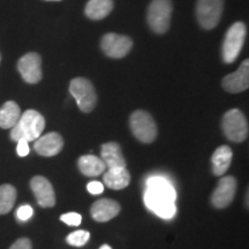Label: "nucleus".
I'll list each match as a JSON object with an SVG mask.
<instances>
[{
  "label": "nucleus",
  "mask_w": 249,
  "mask_h": 249,
  "mask_svg": "<svg viewBox=\"0 0 249 249\" xmlns=\"http://www.w3.org/2000/svg\"><path fill=\"white\" fill-rule=\"evenodd\" d=\"M176 191L164 177H150L147 181L144 193V203L148 209L164 219H170L176 214Z\"/></svg>",
  "instance_id": "nucleus-1"
},
{
  "label": "nucleus",
  "mask_w": 249,
  "mask_h": 249,
  "mask_svg": "<svg viewBox=\"0 0 249 249\" xmlns=\"http://www.w3.org/2000/svg\"><path fill=\"white\" fill-rule=\"evenodd\" d=\"M45 128V119L36 110H27L11 130L12 141L18 142L23 139L28 142L36 141Z\"/></svg>",
  "instance_id": "nucleus-2"
},
{
  "label": "nucleus",
  "mask_w": 249,
  "mask_h": 249,
  "mask_svg": "<svg viewBox=\"0 0 249 249\" xmlns=\"http://www.w3.org/2000/svg\"><path fill=\"white\" fill-rule=\"evenodd\" d=\"M247 29L244 22L233 23L226 31L223 42L222 57L225 64H232L238 59L244 48Z\"/></svg>",
  "instance_id": "nucleus-3"
},
{
  "label": "nucleus",
  "mask_w": 249,
  "mask_h": 249,
  "mask_svg": "<svg viewBox=\"0 0 249 249\" xmlns=\"http://www.w3.org/2000/svg\"><path fill=\"white\" fill-rule=\"evenodd\" d=\"M172 17L171 0H152L148 7L147 20L149 27L156 34H165L170 28Z\"/></svg>",
  "instance_id": "nucleus-4"
},
{
  "label": "nucleus",
  "mask_w": 249,
  "mask_h": 249,
  "mask_svg": "<svg viewBox=\"0 0 249 249\" xmlns=\"http://www.w3.org/2000/svg\"><path fill=\"white\" fill-rule=\"evenodd\" d=\"M129 126L133 135L143 143H152L157 139V124L147 111L138 110L129 118Z\"/></svg>",
  "instance_id": "nucleus-5"
},
{
  "label": "nucleus",
  "mask_w": 249,
  "mask_h": 249,
  "mask_svg": "<svg viewBox=\"0 0 249 249\" xmlns=\"http://www.w3.org/2000/svg\"><path fill=\"white\" fill-rule=\"evenodd\" d=\"M222 128L230 141L240 143L248 138V123L245 114L238 108H232L224 114Z\"/></svg>",
  "instance_id": "nucleus-6"
},
{
  "label": "nucleus",
  "mask_w": 249,
  "mask_h": 249,
  "mask_svg": "<svg viewBox=\"0 0 249 249\" xmlns=\"http://www.w3.org/2000/svg\"><path fill=\"white\" fill-rule=\"evenodd\" d=\"M71 95L75 98L79 108L85 113H90L97 104V93L92 83L85 77H76L71 81Z\"/></svg>",
  "instance_id": "nucleus-7"
},
{
  "label": "nucleus",
  "mask_w": 249,
  "mask_h": 249,
  "mask_svg": "<svg viewBox=\"0 0 249 249\" xmlns=\"http://www.w3.org/2000/svg\"><path fill=\"white\" fill-rule=\"evenodd\" d=\"M224 12V0H197L196 18L200 26L211 30L220 22Z\"/></svg>",
  "instance_id": "nucleus-8"
},
{
  "label": "nucleus",
  "mask_w": 249,
  "mask_h": 249,
  "mask_svg": "<svg viewBox=\"0 0 249 249\" xmlns=\"http://www.w3.org/2000/svg\"><path fill=\"white\" fill-rule=\"evenodd\" d=\"M101 48L107 57L120 59L126 57L133 48V40L128 36L114 33L105 34L101 40Z\"/></svg>",
  "instance_id": "nucleus-9"
},
{
  "label": "nucleus",
  "mask_w": 249,
  "mask_h": 249,
  "mask_svg": "<svg viewBox=\"0 0 249 249\" xmlns=\"http://www.w3.org/2000/svg\"><path fill=\"white\" fill-rule=\"evenodd\" d=\"M18 70L27 83L36 85L43 77L42 58L36 52H29L18 61Z\"/></svg>",
  "instance_id": "nucleus-10"
},
{
  "label": "nucleus",
  "mask_w": 249,
  "mask_h": 249,
  "mask_svg": "<svg viewBox=\"0 0 249 249\" xmlns=\"http://www.w3.org/2000/svg\"><path fill=\"white\" fill-rule=\"evenodd\" d=\"M236 192V180L231 176L224 177L219 180L218 185L211 196V203L214 208L224 209L229 207L234 200Z\"/></svg>",
  "instance_id": "nucleus-11"
},
{
  "label": "nucleus",
  "mask_w": 249,
  "mask_h": 249,
  "mask_svg": "<svg viewBox=\"0 0 249 249\" xmlns=\"http://www.w3.org/2000/svg\"><path fill=\"white\" fill-rule=\"evenodd\" d=\"M223 88L227 92L239 93L245 91L249 87V60H246L234 73L229 74L223 79Z\"/></svg>",
  "instance_id": "nucleus-12"
},
{
  "label": "nucleus",
  "mask_w": 249,
  "mask_h": 249,
  "mask_svg": "<svg viewBox=\"0 0 249 249\" xmlns=\"http://www.w3.org/2000/svg\"><path fill=\"white\" fill-rule=\"evenodd\" d=\"M31 191L35 194V197L40 207L52 208L55 204L54 189L51 182L42 176H36L30 181Z\"/></svg>",
  "instance_id": "nucleus-13"
},
{
  "label": "nucleus",
  "mask_w": 249,
  "mask_h": 249,
  "mask_svg": "<svg viewBox=\"0 0 249 249\" xmlns=\"http://www.w3.org/2000/svg\"><path fill=\"white\" fill-rule=\"evenodd\" d=\"M36 152L44 157H52V156L58 155L64 148V140H62L60 134L52 132L45 135L39 136L36 140L35 145Z\"/></svg>",
  "instance_id": "nucleus-14"
},
{
  "label": "nucleus",
  "mask_w": 249,
  "mask_h": 249,
  "mask_svg": "<svg viewBox=\"0 0 249 249\" xmlns=\"http://www.w3.org/2000/svg\"><path fill=\"white\" fill-rule=\"evenodd\" d=\"M90 213L96 222L105 223L119 214L120 205L117 201L110 200V198H102L92 204Z\"/></svg>",
  "instance_id": "nucleus-15"
},
{
  "label": "nucleus",
  "mask_w": 249,
  "mask_h": 249,
  "mask_svg": "<svg viewBox=\"0 0 249 249\" xmlns=\"http://www.w3.org/2000/svg\"><path fill=\"white\" fill-rule=\"evenodd\" d=\"M101 157L108 169H112V167H126V160L124 157L121 147L117 142H108L103 144Z\"/></svg>",
  "instance_id": "nucleus-16"
},
{
  "label": "nucleus",
  "mask_w": 249,
  "mask_h": 249,
  "mask_svg": "<svg viewBox=\"0 0 249 249\" xmlns=\"http://www.w3.org/2000/svg\"><path fill=\"white\" fill-rule=\"evenodd\" d=\"M103 180L108 188L119 191L129 185L130 174L126 167H112L104 173Z\"/></svg>",
  "instance_id": "nucleus-17"
},
{
  "label": "nucleus",
  "mask_w": 249,
  "mask_h": 249,
  "mask_svg": "<svg viewBox=\"0 0 249 249\" xmlns=\"http://www.w3.org/2000/svg\"><path fill=\"white\" fill-rule=\"evenodd\" d=\"M233 157V151L229 145H220L214 150L211 163H213V172L214 176H223L230 169Z\"/></svg>",
  "instance_id": "nucleus-18"
},
{
  "label": "nucleus",
  "mask_w": 249,
  "mask_h": 249,
  "mask_svg": "<svg viewBox=\"0 0 249 249\" xmlns=\"http://www.w3.org/2000/svg\"><path fill=\"white\" fill-rule=\"evenodd\" d=\"M77 166L83 176L97 177L107 170V165L102 160V158L93 155H85L77 160Z\"/></svg>",
  "instance_id": "nucleus-19"
},
{
  "label": "nucleus",
  "mask_w": 249,
  "mask_h": 249,
  "mask_svg": "<svg viewBox=\"0 0 249 249\" xmlns=\"http://www.w3.org/2000/svg\"><path fill=\"white\" fill-rule=\"evenodd\" d=\"M113 0H89L86 5L85 13L90 20H103L113 11Z\"/></svg>",
  "instance_id": "nucleus-20"
},
{
  "label": "nucleus",
  "mask_w": 249,
  "mask_h": 249,
  "mask_svg": "<svg viewBox=\"0 0 249 249\" xmlns=\"http://www.w3.org/2000/svg\"><path fill=\"white\" fill-rule=\"evenodd\" d=\"M21 117L20 107L13 101L6 102L0 107V128H13Z\"/></svg>",
  "instance_id": "nucleus-21"
},
{
  "label": "nucleus",
  "mask_w": 249,
  "mask_h": 249,
  "mask_svg": "<svg viewBox=\"0 0 249 249\" xmlns=\"http://www.w3.org/2000/svg\"><path fill=\"white\" fill-rule=\"evenodd\" d=\"M17 200V189L12 185L5 183L0 186V214H6L14 207Z\"/></svg>",
  "instance_id": "nucleus-22"
},
{
  "label": "nucleus",
  "mask_w": 249,
  "mask_h": 249,
  "mask_svg": "<svg viewBox=\"0 0 249 249\" xmlns=\"http://www.w3.org/2000/svg\"><path fill=\"white\" fill-rule=\"evenodd\" d=\"M90 239V233L85 230H79L71 233L70 235H67L66 241L68 245L74 246V247H81V246H85Z\"/></svg>",
  "instance_id": "nucleus-23"
},
{
  "label": "nucleus",
  "mask_w": 249,
  "mask_h": 249,
  "mask_svg": "<svg viewBox=\"0 0 249 249\" xmlns=\"http://www.w3.org/2000/svg\"><path fill=\"white\" fill-rule=\"evenodd\" d=\"M61 222H64L65 224L70 226H79L81 222H82V217L81 214L76 213H68L60 216Z\"/></svg>",
  "instance_id": "nucleus-24"
},
{
  "label": "nucleus",
  "mask_w": 249,
  "mask_h": 249,
  "mask_svg": "<svg viewBox=\"0 0 249 249\" xmlns=\"http://www.w3.org/2000/svg\"><path fill=\"white\" fill-rule=\"evenodd\" d=\"M34 210L30 205H22V207L18 208V218L22 222H26V220L29 219L33 216Z\"/></svg>",
  "instance_id": "nucleus-25"
},
{
  "label": "nucleus",
  "mask_w": 249,
  "mask_h": 249,
  "mask_svg": "<svg viewBox=\"0 0 249 249\" xmlns=\"http://www.w3.org/2000/svg\"><path fill=\"white\" fill-rule=\"evenodd\" d=\"M87 189L90 194L92 195H99L102 194L103 191H104V185L98 181H91L87 185Z\"/></svg>",
  "instance_id": "nucleus-26"
},
{
  "label": "nucleus",
  "mask_w": 249,
  "mask_h": 249,
  "mask_svg": "<svg viewBox=\"0 0 249 249\" xmlns=\"http://www.w3.org/2000/svg\"><path fill=\"white\" fill-rule=\"evenodd\" d=\"M9 249H33V245L28 238H21L15 241Z\"/></svg>",
  "instance_id": "nucleus-27"
},
{
  "label": "nucleus",
  "mask_w": 249,
  "mask_h": 249,
  "mask_svg": "<svg viewBox=\"0 0 249 249\" xmlns=\"http://www.w3.org/2000/svg\"><path fill=\"white\" fill-rule=\"evenodd\" d=\"M28 141L26 140L21 139L18 141V148H17V151H18V155L20 156V157H26V156L29 154V145H28Z\"/></svg>",
  "instance_id": "nucleus-28"
},
{
  "label": "nucleus",
  "mask_w": 249,
  "mask_h": 249,
  "mask_svg": "<svg viewBox=\"0 0 249 249\" xmlns=\"http://www.w3.org/2000/svg\"><path fill=\"white\" fill-rule=\"evenodd\" d=\"M99 249H112V248L110 247V246H107V245H103Z\"/></svg>",
  "instance_id": "nucleus-29"
},
{
  "label": "nucleus",
  "mask_w": 249,
  "mask_h": 249,
  "mask_svg": "<svg viewBox=\"0 0 249 249\" xmlns=\"http://www.w3.org/2000/svg\"><path fill=\"white\" fill-rule=\"evenodd\" d=\"M48 1H60V0H48Z\"/></svg>",
  "instance_id": "nucleus-30"
},
{
  "label": "nucleus",
  "mask_w": 249,
  "mask_h": 249,
  "mask_svg": "<svg viewBox=\"0 0 249 249\" xmlns=\"http://www.w3.org/2000/svg\"><path fill=\"white\" fill-rule=\"evenodd\" d=\"M0 62H1V53H0Z\"/></svg>",
  "instance_id": "nucleus-31"
}]
</instances>
